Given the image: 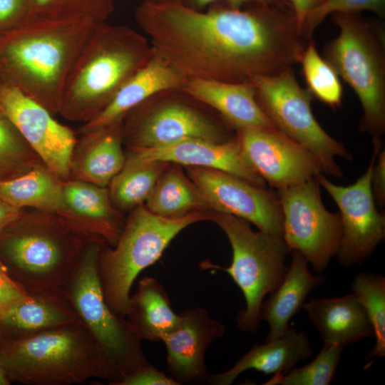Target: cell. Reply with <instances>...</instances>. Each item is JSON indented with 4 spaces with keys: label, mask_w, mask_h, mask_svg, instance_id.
<instances>
[{
    "label": "cell",
    "mask_w": 385,
    "mask_h": 385,
    "mask_svg": "<svg viewBox=\"0 0 385 385\" xmlns=\"http://www.w3.org/2000/svg\"><path fill=\"white\" fill-rule=\"evenodd\" d=\"M135 19L152 51L185 78L250 81L299 63L307 42L290 9L217 2L197 10L143 0Z\"/></svg>",
    "instance_id": "6da1fadb"
},
{
    "label": "cell",
    "mask_w": 385,
    "mask_h": 385,
    "mask_svg": "<svg viewBox=\"0 0 385 385\" xmlns=\"http://www.w3.org/2000/svg\"><path fill=\"white\" fill-rule=\"evenodd\" d=\"M99 24L86 20L26 17L0 44L9 83L59 114L63 88L77 57Z\"/></svg>",
    "instance_id": "7a4b0ae2"
},
{
    "label": "cell",
    "mask_w": 385,
    "mask_h": 385,
    "mask_svg": "<svg viewBox=\"0 0 385 385\" xmlns=\"http://www.w3.org/2000/svg\"><path fill=\"white\" fill-rule=\"evenodd\" d=\"M151 55L145 36L125 26L98 25L69 72L59 114L70 121H91Z\"/></svg>",
    "instance_id": "3957f363"
},
{
    "label": "cell",
    "mask_w": 385,
    "mask_h": 385,
    "mask_svg": "<svg viewBox=\"0 0 385 385\" xmlns=\"http://www.w3.org/2000/svg\"><path fill=\"white\" fill-rule=\"evenodd\" d=\"M93 240L56 214L24 211L0 232V260L29 294L56 292Z\"/></svg>",
    "instance_id": "277c9868"
},
{
    "label": "cell",
    "mask_w": 385,
    "mask_h": 385,
    "mask_svg": "<svg viewBox=\"0 0 385 385\" xmlns=\"http://www.w3.org/2000/svg\"><path fill=\"white\" fill-rule=\"evenodd\" d=\"M0 361L10 382L25 385H73L93 378L114 383L103 352L79 319L0 342Z\"/></svg>",
    "instance_id": "5b68a950"
},
{
    "label": "cell",
    "mask_w": 385,
    "mask_h": 385,
    "mask_svg": "<svg viewBox=\"0 0 385 385\" xmlns=\"http://www.w3.org/2000/svg\"><path fill=\"white\" fill-rule=\"evenodd\" d=\"M338 35L322 56L354 91L362 110L359 130L381 139L385 132V30L361 13L330 16Z\"/></svg>",
    "instance_id": "8992f818"
},
{
    "label": "cell",
    "mask_w": 385,
    "mask_h": 385,
    "mask_svg": "<svg viewBox=\"0 0 385 385\" xmlns=\"http://www.w3.org/2000/svg\"><path fill=\"white\" fill-rule=\"evenodd\" d=\"M205 220H212L211 212L168 218L154 214L144 204L130 211L116 244H102L98 255L97 274L109 307L125 317L138 275L160 259L182 230Z\"/></svg>",
    "instance_id": "52a82bcc"
},
{
    "label": "cell",
    "mask_w": 385,
    "mask_h": 385,
    "mask_svg": "<svg viewBox=\"0 0 385 385\" xmlns=\"http://www.w3.org/2000/svg\"><path fill=\"white\" fill-rule=\"evenodd\" d=\"M211 215L230 243L232 258L227 267L210 263L207 267L227 272L239 287L246 307L237 314V326L243 332H255L261 322L265 297L277 288L287 272L288 247L282 237L254 231L242 218L214 210Z\"/></svg>",
    "instance_id": "ba28073f"
},
{
    "label": "cell",
    "mask_w": 385,
    "mask_h": 385,
    "mask_svg": "<svg viewBox=\"0 0 385 385\" xmlns=\"http://www.w3.org/2000/svg\"><path fill=\"white\" fill-rule=\"evenodd\" d=\"M102 244L93 240L60 292L69 302L78 319L103 352L119 385L128 375L148 364L141 340L130 329L125 319L106 303L97 274V259Z\"/></svg>",
    "instance_id": "9c48e42d"
},
{
    "label": "cell",
    "mask_w": 385,
    "mask_h": 385,
    "mask_svg": "<svg viewBox=\"0 0 385 385\" xmlns=\"http://www.w3.org/2000/svg\"><path fill=\"white\" fill-rule=\"evenodd\" d=\"M250 81L259 106L275 128L309 150L322 173L342 178L344 173L335 159L340 157L351 161L353 156L316 120L311 108L314 97L300 86L293 67L275 74L257 76Z\"/></svg>",
    "instance_id": "30bf717a"
},
{
    "label": "cell",
    "mask_w": 385,
    "mask_h": 385,
    "mask_svg": "<svg viewBox=\"0 0 385 385\" xmlns=\"http://www.w3.org/2000/svg\"><path fill=\"white\" fill-rule=\"evenodd\" d=\"M192 101L181 89L148 98L123 118V142L128 149L153 148L194 139L220 143L235 135L230 125L210 115Z\"/></svg>",
    "instance_id": "8fae6325"
},
{
    "label": "cell",
    "mask_w": 385,
    "mask_h": 385,
    "mask_svg": "<svg viewBox=\"0 0 385 385\" xmlns=\"http://www.w3.org/2000/svg\"><path fill=\"white\" fill-rule=\"evenodd\" d=\"M276 191L283 215L282 238L289 252H299L315 272H322L340 246L339 213L324 207L316 178Z\"/></svg>",
    "instance_id": "7c38bea8"
},
{
    "label": "cell",
    "mask_w": 385,
    "mask_h": 385,
    "mask_svg": "<svg viewBox=\"0 0 385 385\" xmlns=\"http://www.w3.org/2000/svg\"><path fill=\"white\" fill-rule=\"evenodd\" d=\"M374 151L365 173L347 186L332 183L322 173L317 180L339 210L342 238L336 255L339 263L350 267L363 262L385 236V215L379 210L371 189V173L381 139L372 140Z\"/></svg>",
    "instance_id": "4fadbf2b"
},
{
    "label": "cell",
    "mask_w": 385,
    "mask_h": 385,
    "mask_svg": "<svg viewBox=\"0 0 385 385\" xmlns=\"http://www.w3.org/2000/svg\"><path fill=\"white\" fill-rule=\"evenodd\" d=\"M185 168L188 177L212 210L242 218L262 232L282 237L283 215L276 190L222 170Z\"/></svg>",
    "instance_id": "5bb4252c"
},
{
    "label": "cell",
    "mask_w": 385,
    "mask_h": 385,
    "mask_svg": "<svg viewBox=\"0 0 385 385\" xmlns=\"http://www.w3.org/2000/svg\"><path fill=\"white\" fill-rule=\"evenodd\" d=\"M0 107L43 164L62 180L70 179L76 133L20 89L0 83Z\"/></svg>",
    "instance_id": "9a60e30c"
},
{
    "label": "cell",
    "mask_w": 385,
    "mask_h": 385,
    "mask_svg": "<svg viewBox=\"0 0 385 385\" xmlns=\"http://www.w3.org/2000/svg\"><path fill=\"white\" fill-rule=\"evenodd\" d=\"M247 164L276 190L322 173L314 155L277 129L252 128L235 131Z\"/></svg>",
    "instance_id": "2e32d148"
},
{
    "label": "cell",
    "mask_w": 385,
    "mask_h": 385,
    "mask_svg": "<svg viewBox=\"0 0 385 385\" xmlns=\"http://www.w3.org/2000/svg\"><path fill=\"white\" fill-rule=\"evenodd\" d=\"M179 315L178 326L162 339L167 350L169 376L178 385L210 383L205 351L213 340L223 335L225 327L202 307L190 308Z\"/></svg>",
    "instance_id": "e0dca14e"
},
{
    "label": "cell",
    "mask_w": 385,
    "mask_h": 385,
    "mask_svg": "<svg viewBox=\"0 0 385 385\" xmlns=\"http://www.w3.org/2000/svg\"><path fill=\"white\" fill-rule=\"evenodd\" d=\"M63 207L58 215L84 234L113 247L125 218L110 199L108 187L67 180L63 183Z\"/></svg>",
    "instance_id": "ac0fdd59"
},
{
    "label": "cell",
    "mask_w": 385,
    "mask_h": 385,
    "mask_svg": "<svg viewBox=\"0 0 385 385\" xmlns=\"http://www.w3.org/2000/svg\"><path fill=\"white\" fill-rule=\"evenodd\" d=\"M128 150L145 160L217 169L266 187L265 180L244 160L236 133L230 139L220 143L194 139L162 148Z\"/></svg>",
    "instance_id": "d6986e66"
},
{
    "label": "cell",
    "mask_w": 385,
    "mask_h": 385,
    "mask_svg": "<svg viewBox=\"0 0 385 385\" xmlns=\"http://www.w3.org/2000/svg\"><path fill=\"white\" fill-rule=\"evenodd\" d=\"M181 90L198 103L216 111L235 131L252 128L276 129L259 106L251 81L231 83L188 78Z\"/></svg>",
    "instance_id": "ffe728a7"
},
{
    "label": "cell",
    "mask_w": 385,
    "mask_h": 385,
    "mask_svg": "<svg viewBox=\"0 0 385 385\" xmlns=\"http://www.w3.org/2000/svg\"><path fill=\"white\" fill-rule=\"evenodd\" d=\"M123 120L79 133L71 155L70 179L108 186L125 161Z\"/></svg>",
    "instance_id": "44dd1931"
},
{
    "label": "cell",
    "mask_w": 385,
    "mask_h": 385,
    "mask_svg": "<svg viewBox=\"0 0 385 385\" xmlns=\"http://www.w3.org/2000/svg\"><path fill=\"white\" fill-rule=\"evenodd\" d=\"M185 81L186 78L152 51L148 61L122 86L97 116L80 127L78 133L123 120L137 106L158 93L181 89Z\"/></svg>",
    "instance_id": "7402d4cb"
},
{
    "label": "cell",
    "mask_w": 385,
    "mask_h": 385,
    "mask_svg": "<svg viewBox=\"0 0 385 385\" xmlns=\"http://www.w3.org/2000/svg\"><path fill=\"white\" fill-rule=\"evenodd\" d=\"M302 308L324 345L344 348L362 339L374 337L367 315L352 293L339 297L312 299Z\"/></svg>",
    "instance_id": "603a6c76"
},
{
    "label": "cell",
    "mask_w": 385,
    "mask_h": 385,
    "mask_svg": "<svg viewBox=\"0 0 385 385\" xmlns=\"http://www.w3.org/2000/svg\"><path fill=\"white\" fill-rule=\"evenodd\" d=\"M78 319L60 292L28 294L0 315V342L27 338Z\"/></svg>",
    "instance_id": "cb8c5ba5"
},
{
    "label": "cell",
    "mask_w": 385,
    "mask_h": 385,
    "mask_svg": "<svg viewBox=\"0 0 385 385\" xmlns=\"http://www.w3.org/2000/svg\"><path fill=\"white\" fill-rule=\"evenodd\" d=\"M290 252L291 264L282 281L260 307L261 321H265L270 327L266 341L287 332L290 319L302 308L309 292L326 279L309 271V262L302 253L297 250Z\"/></svg>",
    "instance_id": "d4e9b609"
},
{
    "label": "cell",
    "mask_w": 385,
    "mask_h": 385,
    "mask_svg": "<svg viewBox=\"0 0 385 385\" xmlns=\"http://www.w3.org/2000/svg\"><path fill=\"white\" fill-rule=\"evenodd\" d=\"M313 351L306 333L289 327L282 336L255 345L230 369L213 375L210 384L230 385L242 372L255 369L265 374L285 373L309 358Z\"/></svg>",
    "instance_id": "484cf974"
},
{
    "label": "cell",
    "mask_w": 385,
    "mask_h": 385,
    "mask_svg": "<svg viewBox=\"0 0 385 385\" xmlns=\"http://www.w3.org/2000/svg\"><path fill=\"white\" fill-rule=\"evenodd\" d=\"M125 319L138 338L156 342L178 326L180 315L173 312L163 285L154 277H145L130 296Z\"/></svg>",
    "instance_id": "4316f807"
},
{
    "label": "cell",
    "mask_w": 385,
    "mask_h": 385,
    "mask_svg": "<svg viewBox=\"0 0 385 385\" xmlns=\"http://www.w3.org/2000/svg\"><path fill=\"white\" fill-rule=\"evenodd\" d=\"M45 165L0 183V198L21 209L58 215L63 207V183Z\"/></svg>",
    "instance_id": "83f0119b"
},
{
    "label": "cell",
    "mask_w": 385,
    "mask_h": 385,
    "mask_svg": "<svg viewBox=\"0 0 385 385\" xmlns=\"http://www.w3.org/2000/svg\"><path fill=\"white\" fill-rule=\"evenodd\" d=\"M144 205L154 214L168 218L212 211L181 165L174 163L161 174Z\"/></svg>",
    "instance_id": "f1b7e54d"
},
{
    "label": "cell",
    "mask_w": 385,
    "mask_h": 385,
    "mask_svg": "<svg viewBox=\"0 0 385 385\" xmlns=\"http://www.w3.org/2000/svg\"><path fill=\"white\" fill-rule=\"evenodd\" d=\"M169 165L166 162L145 160L128 150L122 169L108 186L114 207L123 214L144 204Z\"/></svg>",
    "instance_id": "f546056e"
},
{
    "label": "cell",
    "mask_w": 385,
    "mask_h": 385,
    "mask_svg": "<svg viewBox=\"0 0 385 385\" xmlns=\"http://www.w3.org/2000/svg\"><path fill=\"white\" fill-rule=\"evenodd\" d=\"M352 294L362 305L371 324L375 344L366 356L373 359L385 356V278L370 272L359 273L351 282Z\"/></svg>",
    "instance_id": "4dcf8cb0"
},
{
    "label": "cell",
    "mask_w": 385,
    "mask_h": 385,
    "mask_svg": "<svg viewBox=\"0 0 385 385\" xmlns=\"http://www.w3.org/2000/svg\"><path fill=\"white\" fill-rule=\"evenodd\" d=\"M44 165L0 107V183Z\"/></svg>",
    "instance_id": "1f68e13d"
},
{
    "label": "cell",
    "mask_w": 385,
    "mask_h": 385,
    "mask_svg": "<svg viewBox=\"0 0 385 385\" xmlns=\"http://www.w3.org/2000/svg\"><path fill=\"white\" fill-rule=\"evenodd\" d=\"M307 88L317 98L332 108L340 106L343 88L340 78L319 53L313 40L308 41L300 62Z\"/></svg>",
    "instance_id": "d6a6232c"
},
{
    "label": "cell",
    "mask_w": 385,
    "mask_h": 385,
    "mask_svg": "<svg viewBox=\"0 0 385 385\" xmlns=\"http://www.w3.org/2000/svg\"><path fill=\"white\" fill-rule=\"evenodd\" d=\"M114 9V0H29L26 17L54 20L106 22Z\"/></svg>",
    "instance_id": "836d02e7"
},
{
    "label": "cell",
    "mask_w": 385,
    "mask_h": 385,
    "mask_svg": "<svg viewBox=\"0 0 385 385\" xmlns=\"http://www.w3.org/2000/svg\"><path fill=\"white\" fill-rule=\"evenodd\" d=\"M344 348L324 345L317 356L305 366L274 374L264 385H328L334 379Z\"/></svg>",
    "instance_id": "e575fe53"
},
{
    "label": "cell",
    "mask_w": 385,
    "mask_h": 385,
    "mask_svg": "<svg viewBox=\"0 0 385 385\" xmlns=\"http://www.w3.org/2000/svg\"><path fill=\"white\" fill-rule=\"evenodd\" d=\"M371 11L382 18L385 14V0H324L304 18L301 34L307 41L312 39L317 28L324 20L337 13Z\"/></svg>",
    "instance_id": "d590c367"
},
{
    "label": "cell",
    "mask_w": 385,
    "mask_h": 385,
    "mask_svg": "<svg viewBox=\"0 0 385 385\" xmlns=\"http://www.w3.org/2000/svg\"><path fill=\"white\" fill-rule=\"evenodd\" d=\"M29 294L9 274L0 260V315Z\"/></svg>",
    "instance_id": "8d00e7d4"
},
{
    "label": "cell",
    "mask_w": 385,
    "mask_h": 385,
    "mask_svg": "<svg viewBox=\"0 0 385 385\" xmlns=\"http://www.w3.org/2000/svg\"><path fill=\"white\" fill-rule=\"evenodd\" d=\"M119 385H178L170 376L150 363L126 376Z\"/></svg>",
    "instance_id": "74e56055"
},
{
    "label": "cell",
    "mask_w": 385,
    "mask_h": 385,
    "mask_svg": "<svg viewBox=\"0 0 385 385\" xmlns=\"http://www.w3.org/2000/svg\"><path fill=\"white\" fill-rule=\"evenodd\" d=\"M150 1H175L180 3L188 7L204 10L212 4L217 2H225L233 7H243L253 4H261L282 9H291L287 0H146Z\"/></svg>",
    "instance_id": "f35d334b"
},
{
    "label": "cell",
    "mask_w": 385,
    "mask_h": 385,
    "mask_svg": "<svg viewBox=\"0 0 385 385\" xmlns=\"http://www.w3.org/2000/svg\"><path fill=\"white\" fill-rule=\"evenodd\" d=\"M29 0H0V27L16 26L28 16Z\"/></svg>",
    "instance_id": "ab89813d"
},
{
    "label": "cell",
    "mask_w": 385,
    "mask_h": 385,
    "mask_svg": "<svg viewBox=\"0 0 385 385\" xmlns=\"http://www.w3.org/2000/svg\"><path fill=\"white\" fill-rule=\"evenodd\" d=\"M371 189L377 207L385 205V150L381 148L375 160L371 173Z\"/></svg>",
    "instance_id": "60d3db41"
},
{
    "label": "cell",
    "mask_w": 385,
    "mask_h": 385,
    "mask_svg": "<svg viewBox=\"0 0 385 385\" xmlns=\"http://www.w3.org/2000/svg\"><path fill=\"white\" fill-rule=\"evenodd\" d=\"M297 20L299 31L307 14L319 6L324 0H287Z\"/></svg>",
    "instance_id": "b9f144b4"
},
{
    "label": "cell",
    "mask_w": 385,
    "mask_h": 385,
    "mask_svg": "<svg viewBox=\"0 0 385 385\" xmlns=\"http://www.w3.org/2000/svg\"><path fill=\"white\" fill-rule=\"evenodd\" d=\"M24 212L0 198V232L15 222Z\"/></svg>",
    "instance_id": "7bdbcfd3"
},
{
    "label": "cell",
    "mask_w": 385,
    "mask_h": 385,
    "mask_svg": "<svg viewBox=\"0 0 385 385\" xmlns=\"http://www.w3.org/2000/svg\"><path fill=\"white\" fill-rule=\"evenodd\" d=\"M11 382L7 378L4 368L0 361V385H9Z\"/></svg>",
    "instance_id": "ee69618b"
}]
</instances>
